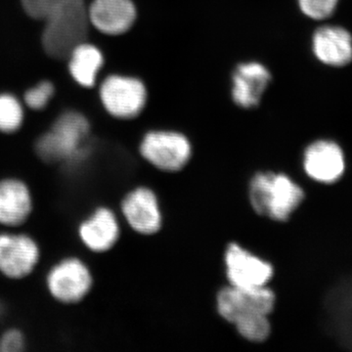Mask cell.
I'll use <instances>...</instances> for the list:
<instances>
[{
  "mask_svg": "<svg viewBox=\"0 0 352 352\" xmlns=\"http://www.w3.org/2000/svg\"><path fill=\"white\" fill-rule=\"evenodd\" d=\"M90 124L75 111L60 116L51 129L36 143V155L47 164L74 166L89 155Z\"/></svg>",
  "mask_w": 352,
  "mask_h": 352,
  "instance_id": "cell-1",
  "label": "cell"
},
{
  "mask_svg": "<svg viewBox=\"0 0 352 352\" xmlns=\"http://www.w3.org/2000/svg\"><path fill=\"white\" fill-rule=\"evenodd\" d=\"M249 198L256 214L283 222L300 207L305 199V192L288 175L264 171L252 178Z\"/></svg>",
  "mask_w": 352,
  "mask_h": 352,
  "instance_id": "cell-2",
  "label": "cell"
},
{
  "mask_svg": "<svg viewBox=\"0 0 352 352\" xmlns=\"http://www.w3.org/2000/svg\"><path fill=\"white\" fill-rule=\"evenodd\" d=\"M43 46L54 59H66L87 38L90 25L83 0H67L44 19Z\"/></svg>",
  "mask_w": 352,
  "mask_h": 352,
  "instance_id": "cell-3",
  "label": "cell"
},
{
  "mask_svg": "<svg viewBox=\"0 0 352 352\" xmlns=\"http://www.w3.org/2000/svg\"><path fill=\"white\" fill-rule=\"evenodd\" d=\"M94 273L80 256H67L52 264L45 275L48 295L62 305H76L91 293Z\"/></svg>",
  "mask_w": 352,
  "mask_h": 352,
  "instance_id": "cell-4",
  "label": "cell"
},
{
  "mask_svg": "<svg viewBox=\"0 0 352 352\" xmlns=\"http://www.w3.org/2000/svg\"><path fill=\"white\" fill-rule=\"evenodd\" d=\"M41 261V249L31 234L20 229L0 231V274L20 281L31 276Z\"/></svg>",
  "mask_w": 352,
  "mask_h": 352,
  "instance_id": "cell-5",
  "label": "cell"
},
{
  "mask_svg": "<svg viewBox=\"0 0 352 352\" xmlns=\"http://www.w3.org/2000/svg\"><path fill=\"white\" fill-rule=\"evenodd\" d=\"M141 157L157 170L177 173L188 164L192 145L188 138L175 131H151L139 146Z\"/></svg>",
  "mask_w": 352,
  "mask_h": 352,
  "instance_id": "cell-6",
  "label": "cell"
},
{
  "mask_svg": "<svg viewBox=\"0 0 352 352\" xmlns=\"http://www.w3.org/2000/svg\"><path fill=\"white\" fill-rule=\"evenodd\" d=\"M100 98L105 110L116 119H135L147 104V88L134 76L112 75L102 83Z\"/></svg>",
  "mask_w": 352,
  "mask_h": 352,
  "instance_id": "cell-7",
  "label": "cell"
},
{
  "mask_svg": "<svg viewBox=\"0 0 352 352\" xmlns=\"http://www.w3.org/2000/svg\"><path fill=\"white\" fill-rule=\"evenodd\" d=\"M276 296L270 288H238L228 285L217 293V314L223 320L233 324L244 317L256 314L270 315L274 310Z\"/></svg>",
  "mask_w": 352,
  "mask_h": 352,
  "instance_id": "cell-8",
  "label": "cell"
},
{
  "mask_svg": "<svg viewBox=\"0 0 352 352\" xmlns=\"http://www.w3.org/2000/svg\"><path fill=\"white\" fill-rule=\"evenodd\" d=\"M224 266L229 285L238 288H261L274 276L272 264L259 258L237 243L227 245Z\"/></svg>",
  "mask_w": 352,
  "mask_h": 352,
  "instance_id": "cell-9",
  "label": "cell"
},
{
  "mask_svg": "<svg viewBox=\"0 0 352 352\" xmlns=\"http://www.w3.org/2000/svg\"><path fill=\"white\" fill-rule=\"evenodd\" d=\"M78 240L87 251L105 254L119 242V219L112 208L99 206L80 220L76 228Z\"/></svg>",
  "mask_w": 352,
  "mask_h": 352,
  "instance_id": "cell-10",
  "label": "cell"
},
{
  "mask_svg": "<svg viewBox=\"0 0 352 352\" xmlns=\"http://www.w3.org/2000/svg\"><path fill=\"white\" fill-rule=\"evenodd\" d=\"M120 212L127 226L140 235H154L163 226L159 200L148 187L140 186L129 191L120 203Z\"/></svg>",
  "mask_w": 352,
  "mask_h": 352,
  "instance_id": "cell-11",
  "label": "cell"
},
{
  "mask_svg": "<svg viewBox=\"0 0 352 352\" xmlns=\"http://www.w3.org/2000/svg\"><path fill=\"white\" fill-rule=\"evenodd\" d=\"M34 199L30 185L17 176L0 178V227L20 229L31 219Z\"/></svg>",
  "mask_w": 352,
  "mask_h": 352,
  "instance_id": "cell-12",
  "label": "cell"
},
{
  "mask_svg": "<svg viewBox=\"0 0 352 352\" xmlns=\"http://www.w3.org/2000/svg\"><path fill=\"white\" fill-rule=\"evenodd\" d=\"M271 80L270 69L261 62L238 64L231 78V97L234 103L245 110L258 107Z\"/></svg>",
  "mask_w": 352,
  "mask_h": 352,
  "instance_id": "cell-13",
  "label": "cell"
},
{
  "mask_svg": "<svg viewBox=\"0 0 352 352\" xmlns=\"http://www.w3.org/2000/svg\"><path fill=\"white\" fill-rule=\"evenodd\" d=\"M90 24L102 34L120 36L135 24L138 9L132 0H94L88 7Z\"/></svg>",
  "mask_w": 352,
  "mask_h": 352,
  "instance_id": "cell-14",
  "label": "cell"
},
{
  "mask_svg": "<svg viewBox=\"0 0 352 352\" xmlns=\"http://www.w3.org/2000/svg\"><path fill=\"white\" fill-rule=\"evenodd\" d=\"M303 168L315 182L330 184L344 175L346 168L344 153L340 146L332 141H315L305 150Z\"/></svg>",
  "mask_w": 352,
  "mask_h": 352,
  "instance_id": "cell-15",
  "label": "cell"
},
{
  "mask_svg": "<svg viewBox=\"0 0 352 352\" xmlns=\"http://www.w3.org/2000/svg\"><path fill=\"white\" fill-rule=\"evenodd\" d=\"M315 56L329 66L342 67L352 61V36L344 28L326 25L312 38Z\"/></svg>",
  "mask_w": 352,
  "mask_h": 352,
  "instance_id": "cell-16",
  "label": "cell"
},
{
  "mask_svg": "<svg viewBox=\"0 0 352 352\" xmlns=\"http://www.w3.org/2000/svg\"><path fill=\"white\" fill-rule=\"evenodd\" d=\"M69 73L78 85L92 87L97 75L103 66V54L96 46L83 43L73 50L69 56Z\"/></svg>",
  "mask_w": 352,
  "mask_h": 352,
  "instance_id": "cell-17",
  "label": "cell"
},
{
  "mask_svg": "<svg viewBox=\"0 0 352 352\" xmlns=\"http://www.w3.org/2000/svg\"><path fill=\"white\" fill-rule=\"evenodd\" d=\"M233 326L241 337L248 342H265L271 333L270 315L256 314L244 317L236 321Z\"/></svg>",
  "mask_w": 352,
  "mask_h": 352,
  "instance_id": "cell-18",
  "label": "cell"
},
{
  "mask_svg": "<svg viewBox=\"0 0 352 352\" xmlns=\"http://www.w3.org/2000/svg\"><path fill=\"white\" fill-rule=\"evenodd\" d=\"M24 120V112L20 102L10 94L0 95V132L15 133Z\"/></svg>",
  "mask_w": 352,
  "mask_h": 352,
  "instance_id": "cell-19",
  "label": "cell"
},
{
  "mask_svg": "<svg viewBox=\"0 0 352 352\" xmlns=\"http://www.w3.org/2000/svg\"><path fill=\"white\" fill-rule=\"evenodd\" d=\"M339 0H298L300 11L314 20H324L335 11Z\"/></svg>",
  "mask_w": 352,
  "mask_h": 352,
  "instance_id": "cell-20",
  "label": "cell"
},
{
  "mask_svg": "<svg viewBox=\"0 0 352 352\" xmlns=\"http://www.w3.org/2000/svg\"><path fill=\"white\" fill-rule=\"evenodd\" d=\"M54 94V85L50 82H43L25 92V102L32 110H43Z\"/></svg>",
  "mask_w": 352,
  "mask_h": 352,
  "instance_id": "cell-21",
  "label": "cell"
},
{
  "mask_svg": "<svg viewBox=\"0 0 352 352\" xmlns=\"http://www.w3.org/2000/svg\"><path fill=\"white\" fill-rule=\"evenodd\" d=\"M25 12L32 18L44 20L67 0H21Z\"/></svg>",
  "mask_w": 352,
  "mask_h": 352,
  "instance_id": "cell-22",
  "label": "cell"
},
{
  "mask_svg": "<svg viewBox=\"0 0 352 352\" xmlns=\"http://www.w3.org/2000/svg\"><path fill=\"white\" fill-rule=\"evenodd\" d=\"M27 346L25 336L21 329H6L0 335V351L21 352L25 351Z\"/></svg>",
  "mask_w": 352,
  "mask_h": 352,
  "instance_id": "cell-23",
  "label": "cell"
}]
</instances>
